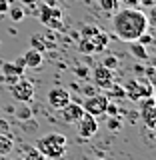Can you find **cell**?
Here are the masks:
<instances>
[{
	"label": "cell",
	"instance_id": "obj_2",
	"mask_svg": "<svg viewBox=\"0 0 156 160\" xmlns=\"http://www.w3.org/2000/svg\"><path fill=\"white\" fill-rule=\"evenodd\" d=\"M108 46V36L102 32L98 26H84L82 34L78 40V50L82 54H94V52H102Z\"/></svg>",
	"mask_w": 156,
	"mask_h": 160
},
{
	"label": "cell",
	"instance_id": "obj_16",
	"mask_svg": "<svg viewBox=\"0 0 156 160\" xmlns=\"http://www.w3.org/2000/svg\"><path fill=\"white\" fill-rule=\"evenodd\" d=\"M20 160H48L36 146H24L22 148V156Z\"/></svg>",
	"mask_w": 156,
	"mask_h": 160
},
{
	"label": "cell",
	"instance_id": "obj_18",
	"mask_svg": "<svg viewBox=\"0 0 156 160\" xmlns=\"http://www.w3.org/2000/svg\"><path fill=\"white\" fill-rule=\"evenodd\" d=\"M8 16L12 18L14 22H20V20H24V16H26V10L22 6H10L8 8Z\"/></svg>",
	"mask_w": 156,
	"mask_h": 160
},
{
	"label": "cell",
	"instance_id": "obj_13",
	"mask_svg": "<svg viewBox=\"0 0 156 160\" xmlns=\"http://www.w3.org/2000/svg\"><path fill=\"white\" fill-rule=\"evenodd\" d=\"M84 114V108H82V104H76V102H68L64 108H60V116H62L64 122H68V124H76L80 116Z\"/></svg>",
	"mask_w": 156,
	"mask_h": 160
},
{
	"label": "cell",
	"instance_id": "obj_20",
	"mask_svg": "<svg viewBox=\"0 0 156 160\" xmlns=\"http://www.w3.org/2000/svg\"><path fill=\"white\" fill-rule=\"evenodd\" d=\"M100 64L106 66V68H110V70H116L120 66V60H118V56H114V54H108V56H104V60Z\"/></svg>",
	"mask_w": 156,
	"mask_h": 160
},
{
	"label": "cell",
	"instance_id": "obj_4",
	"mask_svg": "<svg viewBox=\"0 0 156 160\" xmlns=\"http://www.w3.org/2000/svg\"><path fill=\"white\" fill-rule=\"evenodd\" d=\"M38 18L48 28H62V10L58 6H50L46 2H40L38 6Z\"/></svg>",
	"mask_w": 156,
	"mask_h": 160
},
{
	"label": "cell",
	"instance_id": "obj_10",
	"mask_svg": "<svg viewBox=\"0 0 156 160\" xmlns=\"http://www.w3.org/2000/svg\"><path fill=\"white\" fill-rule=\"evenodd\" d=\"M46 98H48L50 108H54V110H60V108L66 106L68 102H72V96H70V92H68L66 88H60V86L50 88Z\"/></svg>",
	"mask_w": 156,
	"mask_h": 160
},
{
	"label": "cell",
	"instance_id": "obj_14",
	"mask_svg": "<svg viewBox=\"0 0 156 160\" xmlns=\"http://www.w3.org/2000/svg\"><path fill=\"white\" fill-rule=\"evenodd\" d=\"M22 58H24V66H26V68H32V70L42 68V64H44L42 52H38L36 48H30L28 52H24Z\"/></svg>",
	"mask_w": 156,
	"mask_h": 160
},
{
	"label": "cell",
	"instance_id": "obj_29",
	"mask_svg": "<svg viewBox=\"0 0 156 160\" xmlns=\"http://www.w3.org/2000/svg\"><path fill=\"white\" fill-rule=\"evenodd\" d=\"M154 2H156V0H140V4H144V6H148V8L152 6Z\"/></svg>",
	"mask_w": 156,
	"mask_h": 160
},
{
	"label": "cell",
	"instance_id": "obj_22",
	"mask_svg": "<svg viewBox=\"0 0 156 160\" xmlns=\"http://www.w3.org/2000/svg\"><path fill=\"white\" fill-rule=\"evenodd\" d=\"M146 20H148V24H152V26H156V2L150 6L148 10V14H146Z\"/></svg>",
	"mask_w": 156,
	"mask_h": 160
},
{
	"label": "cell",
	"instance_id": "obj_3",
	"mask_svg": "<svg viewBox=\"0 0 156 160\" xmlns=\"http://www.w3.org/2000/svg\"><path fill=\"white\" fill-rule=\"evenodd\" d=\"M34 146H36L48 160H58V158H62L64 154H66L68 140H66L64 134L52 132V134H46V136L38 138Z\"/></svg>",
	"mask_w": 156,
	"mask_h": 160
},
{
	"label": "cell",
	"instance_id": "obj_21",
	"mask_svg": "<svg viewBox=\"0 0 156 160\" xmlns=\"http://www.w3.org/2000/svg\"><path fill=\"white\" fill-rule=\"evenodd\" d=\"M106 126L112 130V132H116V130H120V126H122V124H120V118H118V116H110L108 122H106Z\"/></svg>",
	"mask_w": 156,
	"mask_h": 160
},
{
	"label": "cell",
	"instance_id": "obj_23",
	"mask_svg": "<svg viewBox=\"0 0 156 160\" xmlns=\"http://www.w3.org/2000/svg\"><path fill=\"white\" fill-rule=\"evenodd\" d=\"M16 116H18L20 120H28L30 116H32V112H30V110H28L26 106H22V108H20L18 112H16Z\"/></svg>",
	"mask_w": 156,
	"mask_h": 160
},
{
	"label": "cell",
	"instance_id": "obj_26",
	"mask_svg": "<svg viewBox=\"0 0 156 160\" xmlns=\"http://www.w3.org/2000/svg\"><path fill=\"white\" fill-rule=\"evenodd\" d=\"M76 74H78V76H82V78H86V76H88V68L78 66V68H76Z\"/></svg>",
	"mask_w": 156,
	"mask_h": 160
},
{
	"label": "cell",
	"instance_id": "obj_7",
	"mask_svg": "<svg viewBox=\"0 0 156 160\" xmlns=\"http://www.w3.org/2000/svg\"><path fill=\"white\" fill-rule=\"evenodd\" d=\"M76 132H78V138L80 140L92 138L94 134L98 132V120H96V116L84 112L82 116H80V120L76 122Z\"/></svg>",
	"mask_w": 156,
	"mask_h": 160
},
{
	"label": "cell",
	"instance_id": "obj_11",
	"mask_svg": "<svg viewBox=\"0 0 156 160\" xmlns=\"http://www.w3.org/2000/svg\"><path fill=\"white\" fill-rule=\"evenodd\" d=\"M92 80H94V86L106 90V88H110L114 84V70L98 64V66L92 70Z\"/></svg>",
	"mask_w": 156,
	"mask_h": 160
},
{
	"label": "cell",
	"instance_id": "obj_32",
	"mask_svg": "<svg viewBox=\"0 0 156 160\" xmlns=\"http://www.w3.org/2000/svg\"><path fill=\"white\" fill-rule=\"evenodd\" d=\"M154 92H156V88H154Z\"/></svg>",
	"mask_w": 156,
	"mask_h": 160
},
{
	"label": "cell",
	"instance_id": "obj_6",
	"mask_svg": "<svg viewBox=\"0 0 156 160\" xmlns=\"http://www.w3.org/2000/svg\"><path fill=\"white\" fill-rule=\"evenodd\" d=\"M124 94L130 100H142L146 96H152V86L148 80H130L124 86Z\"/></svg>",
	"mask_w": 156,
	"mask_h": 160
},
{
	"label": "cell",
	"instance_id": "obj_25",
	"mask_svg": "<svg viewBox=\"0 0 156 160\" xmlns=\"http://www.w3.org/2000/svg\"><path fill=\"white\" fill-rule=\"evenodd\" d=\"M120 2L124 4V6H130V8H136L140 4V0H120Z\"/></svg>",
	"mask_w": 156,
	"mask_h": 160
},
{
	"label": "cell",
	"instance_id": "obj_12",
	"mask_svg": "<svg viewBox=\"0 0 156 160\" xmlns=\"http://www.w3.org/2000/svg\"><path fill=\"white\" fill-rule=\"evenodd\" d=\"M140 118L148 128H156V100L152 96H146V100L142 102Z\"/></svg>",
	"mask_w": 156,
	"mask_h": 160
},
{
	"label": "cell",
	"instance_id": "obj_30",
	"mask_svg": "<svg viewBox=\"0 0 156 160\" xmlns=\"http://www.w3.org/2000/svg\"><path fill=\"white\" fill-rule=\"evenodd\" d=\"M46 4H50V6H56V0H46Z\"/></svg>",
	"mask_w": 156,
	"mask_h": 160
},
{
	"label": "cell",
	"instance_id": "obj_28",
	"mask_svg": "<svg viewBox=\"0 0 156 160\" xmlns=\"http://www.w3.org/2000/svg\"><path fill=\"white\" fill-rule=\"evenodd\" d=\"M22 2H24V4H28V6H36L40 0H22Z\"/></svg>",
	"mask_w": 156,
	"mask_h": 160
},
{
	"label": "cell",
	"instance_id": "obj_24",
	"mask_svg": "<svg viewBox=\"0 0 156 160\" xmlns=\"http://www.w3.org/2000/svg\"><path fill=\"white\" fill-rule=\"evenodd\" d=\"M10 8V0H0V14H6Z\"/></svg>",
	"mask_w": 156,
	"mask_h": 160
},
{
	"label": "cell",
	"instance_id": "obj_27",
	"mask_svg": "<svg viewBox=\"0 0 156 160\" xmlns=\"http://www.w3.org/2000/svg\"><path fill=\"white\" fill-rule=\"evenodd\" d=\"M148 60H152V66L156 68V48L152 50V56H150V54H148Z\"/></svg>",
	"mask_w": 156,
	"mask_h": 160
},
{
	"label": "cell",
	"instance_id": "obj_31",
	"mask_svg": "<svg viewBox=\"0 0 156 160\" xmlns=\"http://www.w3.org/2000/svg\"><path fill=\"white\" fill-rule=\"evenodd\" d=\"M96 160H104V158H96Z\"/></svg>",
	"mask_w": 156,
	"mask_h": 160
},
{
	"label": "cell",
	"instance_id": "obj_5",
	"mask_svg": "<svg viewBox=\"0 0 156 160\" xmlns=\"http://www.w3.org/2000/svg\"><path fill=\"white\" fill-rule=\"evenodd\" d=\"M10 94H12L14 100L26 104V102H30V100L34 98V84L30 82L28 78L20 76L14 84H10Z\"/></svg>",
	"mask_w": 156,
	"mask_h": 160
},
{
	"label": "cell",
	"instance_id": "obj_33",
	"mask_svg": "<svg viewBox=\"0 0 156 160\" xmlns=\"http://www.w3.org/2000/svg\"><path fill=\"white\" fill-rule=\"evenodd\" d=\"M18 160H20V158H18Z\"/></svg>",
	"mask_w": 156,
	"mask_h": 160
},
{
	"label": "cell",
	"instance_id": "obj_17",
	"mask_svg": "<svg viewBox=\"0 0 156 160\" xmlns=\"http://www.w3.org/2000/svg\"><path fill=\"white\" fill-rule=\"evenodd\" d=\"M130 54L138 60H148V50H146L144 44H140L138 40L136 42H130Z\"/></svg>",
	"mask_w": 156,
	"mask_h": 160
},
{
	"label": "cell",
	"instance_id": "obj_15",
	"mask_svg": "<svg viewBox=\"0 0 156 160\" xmlns=\"http://www.w3.org/2000/svg\"><path fill=\"white\" fill-rule=\"evenodd\" d=\"M12 148H14V138L10 136V134L0 132V158L8 156V154L12 152Z\"/></svg>",
	"mask_w": 156,
	"mask_h": 160
},
{
	"label": "cell",
	"instance_id": "obj_8",
	"mask_svg": "<svg viewBox=\"0 0 156 160\" xmlns=\"http://www.w3.org/2000/svg\"><path fill=\"white\" fill-rule=\"evenodd\" d=\"M108 96L106 94H92V96H88L86 100H84V104H82V108H84V112H88V114H92V116H102L104 112H106V106H108Z\"/></svg>",
	"mask_w": 156,
	"mask_h": 160
},
{
	"label": "cell",
	"instance_id": "obj_9",
	"mask_svg": "<svg viewBox=\"0 0 156 160\" xmlns=\"http://www.w3.org/2000/svg\"><path fill=\"white\" fill-rule=\"evenodd\" d=\"M24 58L20 56V58H16L14 62H4L2 64V68H0V72L4 74V82L8 84H14L16 80L20 78V76H24Z\"/></svg>",
	"mask_w": 156,
	"mask_h": 160
},
{
	"label": "cell",
	"instance_id": "obj_19",
	"mask_svg": "<svg viewBox=\"0 0 156 160\" xmlns=\"http://www.w3.org/2000/svg\"><path fill=\"white\" fill-rule=\"evenodd\" d=\"M98 4L104 12H116L120 8V0H98Z\"/></svg>",
	"mask_w": 156,
	"mask_h": 160
},
{
	"label": "cell",
	"instance_id": "obj_1",
	"mask_svg": "<svg viewBox=\"0 0 156 160\" xmlns=\"http://www.w3.org/2000/svg\"><path fill=\"white\" fill-rule=\"evenodd\" d=\"M146 28H148L146 12H142L138 8L124 6L118 8L112 16V32L122 42H136L146 32Z\"/></svg>",
	"mask_w": 156,
	"mask_h": 160
}]
</instances>
